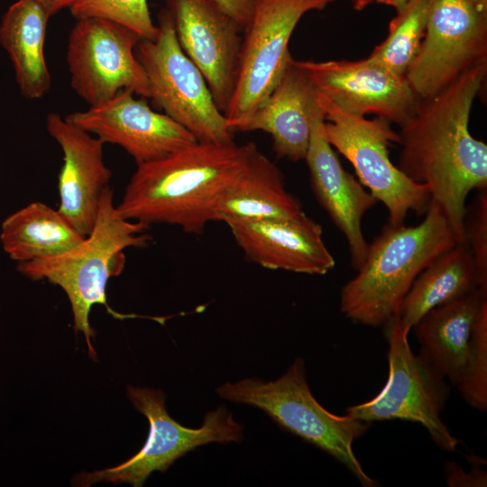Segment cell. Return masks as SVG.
Segmentation results:
<instances>
[{
	"instance_id": "6da1fadb",
	"label": "cell",
	"mask_w": 487,
	"mask_h": 487,
	"mask_svg": "<svg viewBox=\"0 0 487 487\" xmlns=\"http://www.w3.org/2000/svg\"><path fill=\"white\" fill-rule=\"evenodd\" d=\"M486 73L487 62L482 63L436 96L420 98L398 133V168L429 188L458 243H464L467 196L487 188V145L469 131L471 109Z\"/></svg>"
},
{
	"instance_id": "7a4b0ae2",
	"label": "cell",
	"mask_w": 487,
	"mask_h": 487,
	"mask_svg": "<svg viewBox=\"0 0 487 487\" xmlns=\"http://www.w3.org/2000/svg\"><path fill=\"white\" fill-rule=\"evenodd\" d=\"M253 142H195L162 159L137 165L116 206L128 220L165 224L199 234L218 221L217 207L244 168Z\"/></svg>"
},
{
	"instance_id": "3957f363",
	"label": "cell",
	"mask_w": 487,
	"mask_h": 487,
	"mask_svg": "<svg viewBox=\"0 0 487 487\" xmlns=\"http://www.w3.org/2000/svg\"><path fill=\"white\" fill-rule=\"evenodd\" d=\"M456 243L440 207L432 199L418 225L387 223L369 244L357 274L342 288L341 312L363 326H386L397 317L419 273Z\"/></svg>"
},
{
	"instance_id": "277c9868",
	"label": "cell",
	"mask_w": 487,
	"mask_h": 487,
	"mask_svg": "<svg viewBox=\"0 0 487 487\" xmlns=\"http://www.w3.org/2000/svg\"><path fill=\"white\" fill-rule=\"evenodd\" d=\"M150 227L120 215L109 186L102 195L92 230L78 244L52 257L17 263L18 271L28 279L48 280L65 291L71 305L74 330L84 334L93 359L96 352L91 339L96 333L89 324L91 308L101 304L115 318L128 317L108 306L106 286L109 279L119 275L124 267V251L148 244L150 235L146 231Z\"/></svg>"
},
{
	"instance_id": "5b68a950",
	"label": "cell",
	"mask_w": 487,
	"mask_h": 487,
	"mask_svg": "<svg viewBox=\"0 0 487 487\" xmlns=\"http://www.w3.org/2000/svg\"><path fill=\"white\" fill-rule=\"evenodd\" d=\"M216 392L225 400L260 409L280 427L341 463L363 486L378 485L364 472L353 447L371 423L335 415L321 406L307 382L302 358H297L275 381L247 378L225 382Z\"/></svg>"
},
{
	"instance_id": "8992f818",
	"label": "cell",
	"mask_w": 487,
	"mask_h": 487,
	"mask_svg": "<svg viewBox=\"0 0 487 487\" xmlns=\"http://www.w3.org/2000/svg\"><path fill=\"white\" fill-rule=\"evenodd\" d=\"M317 100L325 115L326 139L353 165L360 183L384 205L388 223L404 224L409 211L425 215L431 200L429 188L409 179L390 159L389 146L400 142L391 122L349 114L320 91Z\"/></svg>"
},
{
	"instance_id": "52a82bcc",
	"label": "cell",
	"mask_w": 487,
	"mask_h": 487,
	"mask_svg": "<svg viewBox=\"0 0 487 487\" xmlns=\"http://www.w3.org/2000/svg\"><path fill=\"white\" fill-rule=\"evenodd\" d=\"M157 26L156 37L142 39L136 51L148 78L150 99L198 142H234L233 131L203 75L179 46L167 8L159 13Z\"/></svg>"
},
{
	"instance_id": "ba28073f",
	"label": "cell",
	"mask_w": 487,
	"mask_h": 487,
	"mask_svg": "<svg viewBox=\"0 0 487 487\" xmlns=\"http://www.w3.org/2000/svg\"><path fill=\"white\" fill-rule=\"evenodd\" d=\"M409 333L396 317L386 325V383L371 400L348 407L346 415L368 423L393 419L419 423L439 448L454 451L459 441L441 418L450 387L420 354L413 353Z\"/></svg>"
},
{
	"instance_id": "9c48e42d",
	"label": "cell",
	"mask_w": 487,
	"mask_h": 487,
	"mask_svg": "<svg viewBox=\"0 0 487 487\" xmlns=\"http://www.w3.org/2000/svg\"><path fill=\"white\" fill-rule=\"evenodd\" d=\"M127 395L134 408L149 421V433L143 446L115 467L77 475L73 485L87 487L98 482H125L140 487L152 472H165L177 459L198 446L243 439V427L225 406L208 411L200 427L191 428L169 415L161 391L128 386Z\"/></svg>"
},
{
	"instance_id": "30bf717a",
	"label": "cell",
	"mask_w": 487,
	"mask_h": 487,
	"mask_svg": "<svg viewBox=\"0 0 487 487\" xmlns=\"http://www.w3.org/2000/svg\"><path fill=\"white\" fill-rule=\"evenodd\" d=\"M335 1L254 0L251 20L243 31L234 89L224 112L231 130L269 96L293 59L289 42L303 15L324 10Z\"/></svg>"
},
{
	"instance_id": "8fae6325",
	"label": "cell",
	"mask_w": 487,
	"mask_h": 487,
	"mask_svg": "<svg viewBox=\"0 0 487 487\" xmlns=\"http://www.w3.org/2000/svg\"><path fill=\"white\" fill-rule=\"evenodd\" d=\"M487 62V0H428L424 37L405 77L429 98Z\"/></svg>"
},
{
	"instance_id": "7c38bea8",
	"label": "cell",
	"mask_w": 487,
	"mask_h": 487,
	"mask_svg": "<svg viewBox=\"0 0 487 487\" xmlns=\"http://www.w3.org/2000/svg\"><path fill=\"white\" fill-rule=\"evenodd\" d=\"M142 38L110 20H77L67 46V63L73 90L90 106L128 89L150 98L149 82L135 47Z\"/></svg>"
},
{
	"instance_id": "4fadbf2b",
	"label": "cell",
	"mask_w": 487,
	"mask_h": 487,
	"mask_svg": "<svg viewBox=\"0 0 487 487\" xmlns=\"http://www.w3.org/2000/svg\"><path fill=\"white\" fill-rule=\"evenodd\" d=\"M294 63L318 91L349 114H373L400 126L420 100L405 76L368 58L354 61L294 60Z\"/></svg>"
},
{
	"instance_id": "5bb4252c",
	"label": "cell",
	"mask_w": 487,
	"mask_h": 487,
	"mask_svg": "<svg viewBox=\"0 0 487 487\" xmlns=\"http://www.w3.org/2000/svg\"><path fill=\"white\" fill-rule=\"evenodd\" d=\"M133 94L122 90L106 101L65 118L105 143L119 145L137 165L162 159L197 142L185 127L152 110Z\"/></svg>"
},
{
	"instance_id": "9a60e30c",
	"label": "cell",
	"mask_w": 487,
	"mask_h": 487,
	"mask_svg": "<svg viewBox=\"0 0 487 487\" xmlns=\"http://www.w3.org/2000/svg\"><path fill=\"white\" fill-rule=\"evenodd\" d=\"M180 48L203 75L224 113L233 95L242 29L209 0H165Z\"/></svg>"
},
{
	"instance_id": "2e32d148",
	"label": "cell",
	"mask_w": 487,
	"mask_h": 487,
	"mask_svg": "<svg viewBox=\"0 0 487 487\" xmlns=\"http://www.w3.org/2000/svg\"><path fill=\"white\" fill-rule=\"evenodd\" d=\"M46 129L63 152L57 209L85 237L93 228L112 177L103 158L105 142L54 112L47 115Z\"/></svg>"
},
{
	"instance_id": "e0dca14e",
	"label": "cell",
	"mask_w": 487,
	"mask_h": 487,
	"mask_svg": "<svg viewBox=\"0 0 487 487\" xmlns=\"http://www.w3.org/2000/svg\"><path fill=\"white\" fill-rule=\"evenodd\" d=\"M253 262L271 270L325 275L335 264L322 226L306 214L288 219L224 221Z\"/></svg>"
},
{
	"instance_id": "ac0fdd59",
	"label": "cell",
	"mask_w": 487,
	"mask_h": 487,
	"mask_svg": "<svg viewBox=\"0 0 487 487\" xmlns=\"http://www.w3.org/2000/svg\"><path fill=\"white\" fill-rule=\"evenodd\" d=\"M325 116L312 128L305 157L312 190L322 208L344 234L351 265L357 271L364 262L369 244L363 233V217L377 200L340 163L323 133Z\"/></svg>"
},
{
	"instance_id": "d6986e66",
	"label": "cell",
	"mask_w": 487,
	"mask_h": 487,
	"mask_svg": "<svg viewBox=\"0 0 487 487\" xmlns=\"http://www.w3.org/2000/svg\"><path fill=\"white\" fill-rule=\"evenodd\" d=\"M317 96L318 90L292 59L269 96L232 130L266 132L278 158L305 160L313 124L325 116Z\"/></svg>"
},
{
	"instance_id": "ffe728a7",
	"label": "cell",
	"mask_w": 487,
	"mask_h": 487,
	"mask_svg": "<svg viewBox=\"0 0 487 487\" xmlns=\"http://www.w3.org/2000/svg\"><path fill=\"white\" fill-rule=\"evenodd\" d=\"M305 214L299 200L285 187L280 170L253 144L239 174L217 207L218 221L288 219Z\"/></svg>"
},
{
	"instance_id": "44dd1931",
	"label": "cell",
	"mask_w": 487,
	"mask_h": 487,
	"mask_svg": "<svg viewBox=\"0 0 487 487\" xmlns=\"http://www.w3.org/2000/svg\"><path fill=\"white\" fill-rule=\"evenodd\" d=\"M486 299L487 291L477 289L432 308L412 327L419 354L453 385L462 370L473 323Z\"/></svg>"
},
{
	"instance_id": "7402d4cb",
	"label": "cell",
	"mask_w": 487,
	"mask_h": 487,
	"mask_svg": "<svg viewBox=\"0 0 487 487\" xmlns=\"http://www.w3.org/2000/svg\"><path fill=\"white\" fill-rule=\"evenodd\" d=\"M49 15L34 0H18L3 15L0 43L14 65L22 95L42 97L51 87L43 46Z\"/></svg>"
},
{
	"instance_id": "603a6c76",
	"label": "cell",
	"mask_w": 487,
	"mask_h": 487,
	"mask_svg": "<svg viewBox=\"0 0 487 487\" xmlns=\"http://www.w3.org/2000/svg\"><path fill=\"white\" fill-rule=\"evenodd\" d=\"M477 289L482 288L471 252L465 243H456L416 278L396 318L410 331L432 308Z\"/></svg>"
},
{
	"instance_id": "cb8c5ba5",
	"label": "cell",
	"mask_w": 487,
	"mask_h": 487,
	"mask_svg": "<svg viewBox=\"0 0 487 487\" xmlns=\"http://www.w3.org/2000/svg\"><path fill=\"white\" fill-rule=\"evenodd\" d=\"M83 238L58 209L39 201L9 215L0 232L4 251L17 263L60 254Z\"/></svg>"
},
{
	"instance_id": "d4e9b609",
	"label": "cell",
	"mask_w": 487,
	"mask_h": 487,
	"mask_svg": "<svg viewBox=\"0 0 487 487\" xmlns=\"http://www.w3.org/2000/svg\"><path fill=\"white\" fill-rule=\"evenodd\" d=\"M427 11L428 0H410L390 22L387 37L368 59L397 75L405 76L424 37Z\"/></svg>"
},
{
	"instance_id": "484cf974",
	"label": "cell",
	"mask_w": 487,
	"mask_h": 487,
	"mask_svg": "<svg viewBox=\"0 0 487 487\" xmlns=\"http://www.w3.org/2000/svg\"><path fill=\"white\" fill-rule=\"evenodd\" d=\"M471 407L487 409V299L473 323L466 356L455 384Z\"/></svg>"
},
{
	"instance_id": "4316f807",
	"label": "cell",
	"mask_w": 487,
	"mask_h": 487,
	"mask_svg": "<svg viewBox=\"0 0 487 487\" xmlns=\"http://www.w3.org/2000/svg\"><path fill=\"white\" fill-rule=\"evenodd\" d=\"M69 9L76 20H110L131 29L143 40H153L158 32L147 0H78Z\"/></svg>"
},
{
	"instance_id": "83f0119b",
	"label": "cell",
	"mask_w": 487,
	"mask_h": 487,
	"mask_svg": "<svg viewBox=\"0 0 487 487\" xmlns=\"http://www.w3.org/2000/svg\"><path fill=\"white\" fill-rule=\"evenodd\" d=\"M464 231L481 288L487 291V188L477 190L465 208Z\"/></svg>"
},
{
	"instance_id": "f1b7e54d",
	"label": "cell",
	"mask_w": 487,
	"mask_h": 487,
	"mask_svg": "<svg viewBox=\"0 0 487 487\" xmlns=\"http://www.w3.org/2000/svg\"><path fill=\"white\" fill-rule=\"evenodd\" d=\"M446 481L452 487H482L487 484V473L476 467L465 473L455 462L448 461L445 464Z\"/></svg>"
},
{
	"instance_id": "f546056e",
	"label": "cell",
	"mask_w": 487,
	"mask_h": 487,
	"mask_svg": "<svg viewBox=\"0 0 487 487\" xmlns=\"http://www.w3.org/2000/svg\"><path fill=\"white\" fill-rule=\"evenodd\" d=\"M244 30L251 20L254 0H209Z\"/></svg>"
},
{
	"instance_id": "4dcf8cb0",
	"label": "cell",
	"mask_w": 487,
	"mask_h": 487,
	"mask_svg": "<svg viewBox=\"0 0 487 487\" xmlns=\"http://www.w3.org/2000/svg\"><path fill=\"white\" fill-rule=\"evenodd\" d=\"M46 12L49 17L56 14L62 9L71 7L78 0H34Z\"/></svg>"
},
{
	"instance_id": "1f68e13d",
	"label": "cell",
	"mask_w": 487,
	"mask_h": 487,
	"mask_svg": "<svg viewBox=\"0 0 487 487\" xmlns=\"http://www.w3.org/2000/svg\"><path fill=\"white\" fill-rule=\"evenodd\" d=\"M380 4H383L393 7L397 13L402 11L410 0H374Z\"/></svg>"
},
{
	"instance_id": "d6a6232c",
	"label": "cell",
	"mask_w": 487,
	"mask_h": 487,
	"mask_svg": "<svg viewBox=\"0 0 487 487\" xmlns=\"http://www.w3.org/2000/svg\"><path fill=\"white\" fill-rule=\"evenodd\" d=\"M356 11H362L374 0H350Z\"/></svg>"
}]
</instances>
